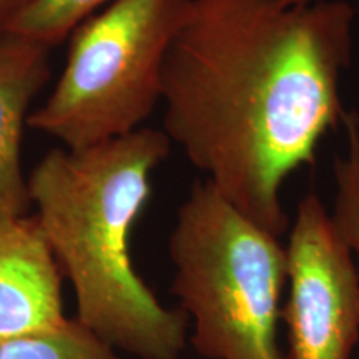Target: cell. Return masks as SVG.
<instances>
[{"label":"cell","mask_w":359,"mask_h":359,"mask_svg":"<svg viewBox=\"0 0 359 359\" xmlns=\"http://www.w3.org/2000/svg\"><path fill=\"white\" fill-rule=\"evenodd\" d=\"M348 0H191L161 77L163 132L224 200L283 236V187L348 111Z\"/></svg>","instance_id":"cell-1"},{"label":"cell","mask_w":359,"mask_h":359,"mask_svg":"<svg viewBox=\"0 0 359 359\" xmlns=\"http://www.w3.org/2000/svg\"><path fill=\"white\" fill-rule=\"evenodd\" d=\"M163 130L83 148H52L27 178L40 230L75 296V320L137 359H180L190 321L135 269L130 238L170 155Z\"/></svg>","instance_id":"cell-2"},{"label":"cell","mask_w":359,"mask_h":359,"mask_svg":"<svg viewBox=\"0 0 359 359\" xmlns=\"http://www.w3.org/2000/svg\"><path fill=\"white\" fill-rule=\"evenodd\" d=\"M172 293L205 359H285L278 343L288 255L280 236L195 183L168 238Z\"/></svg>","instance_id":"cell-3"},{"label":"cell","mask_w":359,"mask_h":359,"mask_svg":"<svg viewBox=\"0 0 359 359\" xmlns=\"http://www.w3.org/2000/svg\"><path fill=\"white\" fill-rule=\"evenodd\" d=\"M191 0H111L70 34L55 87L27 127L83 150L143 128Z\"/></svg>","instance_id":"cell-4"},{"label":"cell","mask_w":359,"mask_h":359,"mask_svg":"<svg viewBox=\"0 0 359 359\" xmlns=\"http://www.w3.org/2000/svg\"><path fill=\"white\" fill-rule=\"evenodd\" d=\"M286 255L285 359H349L359 339V268L316 193L296 208Z\"/></svg>","instance_id":"cell-5"},{"label":"cell","mask_w":359,"mask_h":359,"mask_svg":"<svg viewBox=\"0 0 359 359\" xmlns=\"http://www.w3.org/2000/svg\"><path fill=\"white\" fill-rule=\"evenodd\" d=\"M62 273L32 215H0V343L57 330Z\"/></svg>","instance_id":"cell-6"},{"label":"cell","mask_w":359,"mask_h":359,"mask_svg":"<svg viewBox=\"0 0 359 359\" xmlns=\"http://www.w3.org/2000/svg\"><path fill=\"white\" fill-rule=\"evenodd\" d=\"M52 48L22 35H0V215H29L22 137L30 103L50 79Z\"/></svg>","instance_id":"cell-7"},{"label":"cell","mask_w":359,"mask_h":359,"mask_svg":"<svg viewBox=\"0 0 359 359\" xmlns=\"http://www.w3.org/2000/svg\"><path fill=\"white\" fill-rule=\"evenodd\" d=\"M0 359H123L107 341L69 318L48 333L0 343Z\"/></svg>","instance_id":"cell-8"},{"label":"cell","mask_w":359,"mask_h":359,"mask_svg":"<svg viewBox=\"0 0 359 359\" xmlns=\"http://www.w3.org/2000/svg\"><path fill=\"white\" fill-rule=\"evenodd\" d=\"M344 148L334 160L333 215L359 268V111H348L343 120Z\"/></svg>","instance_id":"cell-9"},{"label":"cell","mask_w":359,"mask_h":359,"mask_svg":"<svg viewBox=\"0 0 359 359\" xmlns=\"http://www.w3.org/2000/svg\"><path fill=\"white\" fill-rule=\"evenodd\" d=\"M111 0H40L8 32L53 48L70 37L85 19Z\"/></svg>","instance_id":"cell-10"},{"label":"cell","mask_w":359,"mask_h":359,"mask_svg":"<svg viewBox=\"0 0 359 359\" xmlns=\"http://www.w3.org/2000/svg\"><path fill=\"white\" fill-rule=\"evenodd\" d=\"M40 0H0V35L7 34L12 25Z\"/></svg>","instance_id":"cell-11"},{"label":"cell","mask_w":359,"mask_h":359,"mask_svg":"<svg viewBox=\"0 0 359 359\" xmlns=\"http://www.w3.org/2000/svg\"><path fill=\"white\" fill-rule=\"evenodd\" d=\"M286 4H311L316 2V0H285Z\"/></svg>","instance_id":"cell-12"}]
</instances>
